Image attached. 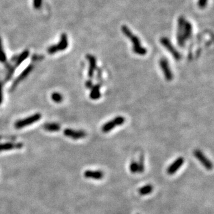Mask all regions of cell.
I'll return each mask as SVG.
<instances>
[{
	"label": "cell",
	"mask_w": 214,
	"mask_h": 214,
	"mask_svg": "<svg viewBox=\"0 0 214 214\" xmlns=\"http://www.w3.org/2000/svg\"><path fill=\"white\" fill-rule=\"evenodd\" d=\"M33 69V65H28L27 67H26L24 71L21 73V74H20L18 77L16 78V80L14 81V83L12 85V89H14L15 87L17 85L20 83V82L24 80V79H25L26 78V76H27L31 72Z\"/></svg>",
	"instance_id": "11"
},
{
	"label": "cell",
	"mask_w": 214,
	"mask_h": 214,
	"mask_svg": "<svg viewBox=\"0 0 214 214\" xmlns=\"http://www.w3.org/2000/svg\"><path fill=\"white\" fill-rule=\"evenodd\" d=\"M23 147L22 143H6L0 144V152L11 151L13 149H20Z\"/></svg>",
	"instance_id": "13"
},
{
	"label": "cell",
	"mask_w": 214,
	"mask_h": 214,
	"mask_svg": "<svg viewBox=\"0 0 214 214\" xmlns=\"http://www.w3.org/2000/svg\"><path fill=\"white\" fill-rule=\"evenodd\" d=\"M44 128L49 132H57L60 130V125L55 123H47L44 125Z\"/></svg>",
	"instance_id": "16"
},
{
	"label": "cell",
	"mask_w": 214,
	"mask_h": 214,
	"mask_svg": "<svg viewBox=\"0 0 214 214\" xmlns=\"http://www.w3.org/2000/svg\"><path fill=\"white\" fill-rule=\"evenodd\" d=\"M87 60H89L90 67L88 70V76L90 78H93L95 70L96 69V58L92 55L88 54L86 56Z\"/></svg>",
	"instance_id": "12"
},
{
	"label": "cell",
	"mask_w": 214,
	"mask_h": 214,
	"mask_svg": "<svg viewBox=\"0 0 214 214\" xmlns=\"http://www.w3.org/2000/svg\"><path fill=\"white\" fill-rule=\"evenodd\" d=\"M207 4V0H198V7L200 8L206 7Z\"/></svg>",
	"instance_id": "25"
},
{
	"label": "cell",
	"mask_w": 214,
	"mask_h": 214,
	"mask_svg": "<svg viewBox=\"0 0 214 214\" xmlns=\"http://www.w3.org/2000/svg\"><path fill=\"white\" fill-rule=\"evenodd\" d=\"M159 64L166 80L168 81H172L173 78V74L171 67L169 66L168 60L166 58H162L159 61Z\"/></svg>",
	"instance_id": "8"
},
{
	"label": "cell",
	"mask_w": 214,
	"mask_h": 214,
	"mask_svg": "<svg viewBox=\"0 0 214 214\" xmlns=\"http://www.w3.org/2000/svg\"><path fill=\"white\" fill-rule=\"evenodd\" d=\"M42 0H33V7L36 9H39L42 7Z\"/></svg>",
	"instance_id": "24"
},
{
	"label": "cell",
	"mask_w": 214,
	"mask_h": 214,
	"mask_svg": "<svg viewBox=\"0 0 214 214\" xmlns=\"http://www.w3.org/2000/svg\"><path fill=\"white\" fill-rule=\"evenodd\" d=\"M121 31L126 37L129 38L132 42H133V51L134 53H135L136 54H138L139 55H145L147 54V50L145 47H143V46L141 45V42L139 39V37L136 36L133 32H132L130 28H129L127 26L123 25L121 27Z\"/></svg>",
	"instance_id": "2"
},
{
	"label": "cell",
	"mask_w": 214,
	"mask_h": 214,
	"mask_svg": "<svg viewBox=\"0 0 214 214\" xmlns=\"http://www.w3.org/2000/svg\"><path fill=\"white\" fill-rule=\"evenodd\" d=\"M29 55V51L28 50H25L23 51L21 54H20L18 57H17L15 65L16 67H18L20 64H21L28 57Z\"/></svg>",
	"instance_id": "18"
},
{
	"label": "cell",
	"mask_w": 214,
	"mask_h": 214,
	"mask_svg": "<svg viewBox=\"0 0 214 214\" xmlns=\"http://www.w3.org/2000/svg\"><path fill=\"white\" fill-rule=\"evenodd\" d=\"M3 101V95H2V85L0 82V105L2 104Z\"/></svg>",
	"instance_id": "26"
},
{
	"label": "cell",
	"mask_w": 214,
	"mask_h": 214,
	"mask_svg": "<svg viewBox=\"0 0 214 214\" xmlns=\"http://www.w3.org/2000/svg\"><path fill=\"white\" fill-rule=\"evenodd\" d=\"M6 61H7V55H6L4 49H3L2 40L0 38V63H4Z\"/></svg>",
	"instance_id": "21"
},
{
	"label": "cell",
	"mask_w": 214,
	"mask_h": 214,
	"mask_svg": "<svg viewBox=\"0 0 214 214\" xmlns=\"http://www.w3.org/2000/svg\"><path fill=\"white\" fill-rule=\"evenodd\" d=\"M153 190V186L151 184H146L139 189V193L141 195H146L148 194H151Z\"/></svg>",
	"instance_id": "17"
},
{
	"label": "cell",
	"mask_w": 214,
	"mask_h": 214,
	"mask_svg": "<svg viewBox=\"0 0 214 214\" xmlns=\"http://www.w3.org/2000/svg\"><path fill=\"white\" fill-rule=\"evenodd\" d=\"M184 162V159L182 157H180L177 158L171 165H170L168 168H167V173L168 175H173L176 173L179 169H180L181 166L183 165Z\"/></svg>",
	"instance_id": "9"
},
{
	"label": "cell",
	"mask_w": 214,
	"mask_h": 214,
	"mask_svg": "<svg viewBox=\"0 0 214 214\" xmlns=\"http://www.w3.org/2000/svg\"><path fill=\"white\" fill-rule=\"evenodd\" d=\"M160 42L161 44H162V45L167 49V51L171 53V55H173V57L175 60H180L181 59V54H180V52H179L177 49L174 47L173 45H172L171 41L168 39V37H161Z\"/></svg>",
	"instance_id": "5"
},
{
	"label": "cell",
	"mask_w": 214,
	"mask_h": 214,
	"mask_svg": "<svg viewBox=\"0 0 214 214\" xmlns=\"http://www.w3.org/2000/svg\"><path fill=\"white\" fill-rule=\"evenodd\" d=\"M41 114L40 113H36L33 114V115L30 116L22 120H18V121L15 122V128L16 129H21L26 127V126L31 125L39 121L41 119Z\"/></svg>",
	"instance_id": "4"
},
{
	"label": "cell",
	"mask_w": 214,
	"mask_h": 214,
	"mask_svg": "<svg viewBox=\"0 0 214 214\" xmlns=\"http://www.w3.org/2000/svg\"><path fill=\"white\" fill-rule=\"evenodd\" d=\"M101 86L100 85L96 84L95 85H94L92 88H91V92L90 94V97L92 100H97L101 97V92H100Z\"/></svg>",
	"instance_id": "14"
},
{
	"label": "cell",
	"mask_w": 214,
	"mask_h": 214,
	"mask_svg": "<svg viewBox=\"0 0 214 214\" xmlns=\"http://www.w3.org/2000/svg\"><path fill=\"white\" fill-rule=\"evenodd\" d=\"M193 155H194L195 157L202 164V165L205 168L209 170V171L213 168L212 162L205 156L204 154L200 150H199V149H195V150L193 151Z\"/></svg>",
	"instance_id": "6"
},
{
	"label": "cell",
	"mask_w": 214,
	"mask_h": 214,
	"mask_svg": "<svg viewBox=\"0 0 214 214\" xmlns=\"http://www.w3.org/2000/svg\"><path fill=\"white\" fill-rule=\"evenodd\" d=\"M84 176L87 179H93V180H100L104 177V173L102 171H92L87 170L84 172Z\"/></svg>",
	"instance_id": "10"
},
{
	"label": "cell",
	"mask_w": 214,
	"mask_h": 214,
	"mask_svg": "<svg viewBox=\"0 0 214 214\" xmlns=\"http://www.w3.org/2000/svg\"><path fill=\"white\" fill-rule=\"evenodd\" d=\"M63 134L66 137L75 140L83 139L87 136V133L84 130H76L70 128H67L64 130Z\"/></svg>",
	"instance_id": "7"
},
{
	"label": "cell",
	"mask_w": 214,
	"mask_h": 214,
	"mask_svg": "<svg viewBox=\"0 0 214 214\" xmlns=\"http://www.w3.org/2000/svg\"><path fill=\"white\" fill-rule=\"evenodd\" d=\"M51 99L53 101H54L55 103H61L63 100V96L61 94L58 92H54L52 93L51 94Z\"/></svg>",
	"instance_id": "20"
},
{
	"label": "cell",
	"mask_w": 214,
	"mask_h": 214,
	"mask_svg": "<svg viewBox=\"0 0 214 214\" xmlns=\"http://www.w3.org/2000/svg\"><path fill=\"white\" fill-rule=\"evenodd\" d=\"M138 164V173H143L145 170V165H144V155L143 154H141L139 157V162H137Z\"/></svg>",
	"instance_id": "19"
},
{
	"label": "cell",
	"mask_w": 214,
	"mask_h": 214,
	"mask_svg": "<svg viewBox=\"0 0 214 214\" xmlns=\"http://www.w3.org/2000/svg\"><path fill=\"white\" fill-rule=\"evenodd\" d=\"M193 27L190 23L181 16L178 19V29L177 39L179 46H184L185 41L189 40L192 36Z\"/></svg>",
	"instance_id": "1"
},
{
	"label": "cell",
	"mask_w": 214,
	"mask_h": 214,
	"mask_svg": "<svg viewBox=\"0 0 214 214\" xmlns=\"http://www.w3.org/2000/svg\"><path fill=\"white\" fill-rule=\"evenodd\" d=\"M125 119L124 116H118L114 118L113 119L111 120L110 121H107V123L102 126L101 130L103 133H109L114 128H115L116 126H119L123 125L125 123Z\"/></svg>",
	"instance_id": "3"
},
{
	"label": "cell",
	"mask_w": 214,
	"mask_h": 214,
	"mask_svg": "<svg viewBox=\"0 0 214 214\" xmlns=\"http://www.w3.org/2000/svg\"><path fill=\"white\" fill-rule=\"evenodd\" d=\"M57 46L58 51H64L68 47V38L65 33L61 35L60 42H58Z\"/></svg>",
	"instance_id": "15"
},
{
	"label": "cell",
	"mask_w": 214,
	"mask_h": 214,
	"mask_svg": "<svg viewBox=\"0 0 214 214\" xmlns=\"http://www.w3.org/2000/svg\"><path fill=\"white\" fill-rule=\"evenodd\" d=\"M129 168H130V171L132 173H138V164L135 161H133L129 166Z\"/></svg>",
	"instance_id": "22"
},
{
	"label": "cell",
	"mask_w": 214,
	"mask_h": 214,
	"mask_svg": "<svg viewBox=\"0 0 214 214\" xmlns=\"http://www.w3.org/2000/svg\"><path fill=\"white\" fill-rule=\"evenodd\" d=\"M58 51V49L57 45H51L49 46L47 49V52L49 54H54Z\"/></svg>",
	"instance_id": "23"
},
{
	"label": "cell",
	"mask_w": 214,
	"mask_h": 214,
	"mask_svg": "<svg viewBox=\"0 0 214 214\" xmlns=\"http://www.w3.org/2000/svg\"><path fill=\"white\" fill-rule=\"evenodd\" d=\"M85 85H86V87H87L88 89H91V88H92V87H93L92 81H90H90H87L86 82V83H85Z\"/></svg>",
	"instance_id": "27"
}]
</instances>
